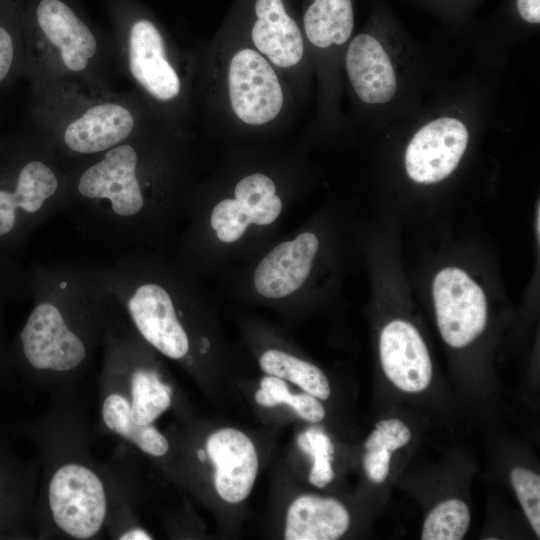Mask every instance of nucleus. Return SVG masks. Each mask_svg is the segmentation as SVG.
Masks as SVG:
<instances>
[{
  "label": "nucleus",
  "mask_w": 540,
  "mask_h": 540,
  "mask_svg": "<svg viewBox=\"0 0 540 540\" xmlns=\"http://www.w3.org/2000/svg\"><path fill=\"white\" fill-rule=\"evenodd\" d=\"M201 69L213 126L261 135L290 121L296 104L292 86L240 31L222 34L209 43Z\"/></svg>",
  "instance_id": "nucleus-1"
},
{
  "label": "nucleus",
  "mask_w": 540,
  "mask_h": 540,
  "mask_svg": "<svg viewBox=\"0 0 540 540\" xmlns=\"http://www.w3.org/2000/svg\"><path fill=\"white\" fill-rule=\"evenodd\" d=\"M75 269L45 270L41 275L35 304L18 337L19 353L34 369L67 372L86 358L85 342L65 313Z\"/></svg>",
  "instance_id": "nucleus-2"
},
{
  "label": "nucleus",
  "mask_w": 540,
  "mask_h": 540,
  "mask_svg": "<svg viewBox=\"0 0 540 540\" xmlns=\"http://www.w3.org/2000/svg\"><path fill=\"white\" fill-rule=\"evenodd\" d=\"M52 165L29 158L0 171V248L17 247L46 216L60 195Z\"/></svg>",
  "instance_id": "nucleus-3"
},
{
  "label": "nucleus",
  "mask_w": 540,
  "mask_h": 540,
  "mask_svg": "<svg viewBox=\"0 0 540 540\" xmlns=\"http://www.w3.org/2000/svg\"><path fill=\"white\" fill-rule=\"evenodd\" d=\"M111 296L124 304L134 326L156 350L171 359L189 351L188 334L180 322L172 294L161 283L138 281L120 263L105 273Z\"/></svg>",
  "instance_id": "nucleus-4"
},
{
  "label": "nucleus",
  "mask_w": 540,
  "mask_h": 540,
  "mask_svg": "<svg viewBox=\"0 0 540 540\" xmlns=\"http://www.w3.org/2000/svg\"><path fill=\"white\" fill-rule=\"evenodd\" d=\"M48 499L54 522L75 539L94 537L101 529L107 498L98 475L88 467L69 463L52 476Z\"/></svg>",
  "instance_id": "nucleus-5"
},
{
  "label": "nucleus",
  "mask_w": 540,
  "mask_h": 540,
  "mask_svg": "<svg viewBox=\"0 0 540 540\" xmlns=\"http://www.w3.org/2000/svg\"><path fill=\"white\" fill-rule=\"evenodd\" d=\"M127 50L133 79L154 103L169 108L183 102L182 74L156 24L136 20L129 30Z\"/></svg>",
  "instance_id": "nucleus-6"
},
{
  "label": "nucleus",
  "mask_w": 540,
  "mask_h": 540,
  "mask_svg": "<svg viewBox=\"0 0 540 540\" xmlns=\"http://www.w3.org/2000/svg\"><path fill=\"white\" fill-rule=\"evenodd\" d=\"M433 298L437 325L444 341L461 348L484 330L487 300L482 288L463 270L448 267L435 276Z\"/></svg>",
  "instance_id": "nucleus-7"
},
{
  "label": "nucleus",
  "mask_w": 540,
  "mask_h": 540,
  "mask_svg": "<svg viewBox=\"0 0 540 540\" xmlns=\"http://www.w3.org/2000/svg\"><path fill=\"white\" fill-rule=\"evenodd\" d=\"M278 185L263 171H251L236 179L232 196L218 201L210 215V225L224 243L240 239L249 225L266 226L282 211Z\"/></svg>",
  "instance_id": "nucleus-8"
},
{
  "label": "nucleus",
  "mask_w": 540,
  "mask_h": 540,
  "mask_svg": "<svg viewBox=\"0 0 540 540\" xmlns=\"http://www.w3.org/2000/svg\"><path fill=\"white\" fill-rule=\"evenodd\" d=\"M467 143V129L458 119L443 117L426 124L407 146L408 176L422 184L445 179L456 169Z\"/></svg>",
  "instance_id": "nucleus-9"
},
{
  "label": "nucleus",
  "mask_w": 540,
  "mask_h": 540,
  "mask_svg": "<svg viewBox=\"0 0 540 540\" xmlns=\"http://www.w3.org/2000/svg\"><path fill=\"white\" fill-rule=\"evenodd\" d=\"M379 350L383 371L397 388L416 393L429 386L431 359L413 325L403 320L388 323L381 332Z\"/></svg>",
  "instance_id": "nucleus-10"
},
{
  "label": "nucleus",
  "mask_w": 540,
  "mask_h": 540,
  "mask_svg": "<svg viewBox=\"0 0 540 540\" xmlns=\"http://www.w3.org/2000/svg\"><path fill=\"white\" fill-rule=\"evenodd\" d=\"M206 450L215 466L218 495L229 503L246 499L258 472V457L250 438L237 429H220L209 436Z\"/></svg>",
  "instance_id": "nucleus-11"
},
{
  "label": "nucleus",
  "mask_w": 540,
  "mask_h": 540,
  "mask_svg": "<svg viewBox=\"0 0 540 540\" xmlns=\"http://www.w3.org/2000/svg\"><path fill=\"white\" fill-rule=\"evenodd\" d=\"M318 247V238L312 232H303L291 241L276 245L255 269L256 291L269 299L296 292L310 274Z\"/></svg>",
  "instance_id": "nucleus-12"
},
{
  "label": "nucleus",
  "mask_w": 540,
  "mask_h": 540,
  "mask_svg": "<svg viewBox=\"0 0 540 540\" xmlns=\"http://www.w3.org/2000/svg\"><path fill=\"white\" fill-rule=\"evenodd\" d=\"M134 128V114L126 106L115 102L98 103L66 126L63 143L78 155L102 154L125 142Z\"/></svg>",
  "instance_id": "nucleus-13"
},
{
  "label": "nucleus",
  "mask_w": 540,
  "mask_h": 540,
  "mask_svg": "<svg viewBox=\"0 0 540 540\" xmlns=\"http://www.w3.org/2000/svg\"><path fill=\"white\" fill-rule=\"evenodd\" d=\"M37 23L71 72L85 70L97 53L98 43L88 26L61 0H41Z\"/></svg>",
  "instance_id": "nucleus-14"
},
{
  "label": "nucleus",
  "mask_w": 540,
  "mask_h": 540,
  "mask_svg": "<svg viewBox=\"0 0 540 540\" xmlns=\"http://www.w3.org/2000/svg\"><path fill=\"white\" fill-rule=\"evenodd\" d=\"M344 62L352 88L361 101L382 104L393 99L396 75L389 56L373 36H355L346 49Z\"/></svg>",
  "instance_id": "nucleus-15"
},
{
  "label": "nucleus",
  "mask_w": 540,
  "mask_h": 540,
  "mask_svg": "<svg viewBox=\"0 0 540 540\" xmlns=\"http://www.w3.org/2000/svg\"><path fill=\"white\" fill-rule=\"evenodd\" d=\"M350 516L336 499L316 495L298 497L286 516V540H335L348 529Z\"/></svg>",
  "instance_id": "nucleus-16"
},
{
  "label": "nucleus",
  "mask_w": 540,
  "mask_h": 540,
  "mask_svg": "<svg viewBox=\"0 0 540 540\" xmlns=\"http://www.w3.org/2000/svg\"><path fill=\"white\" fill-rule=\"evenodd\" d=\"M353 27L351 0H313L304 12L301 27L308 55L345 45Z\"/></svg>",
  "instance_id": "nucleus-17"
},
{
  "label": "nucleus",
  "mask_w": 540,
  "mask_h": 540,
  "mask_svg": "<svg viewBox=\"0 0 540 540\" xmlns=\"http://www.w3.org/2000/svg\"><path fill=\"white\" fill-rule=\"evenodd\" d=\"M105 425L114 433L135 444L152 456L168 452L167 439L152 425H139L131 419L130 402L121 394L108 395L102 405Z\"/></svg>",
  "instance_id": "nucleus-18"
},
{
  "label": "nucleus",
  "mask_w": 540,
  "mask_h": 540,
  "mask_svg": "<svg viewBox=\"0 0 540 540\" xmlns=\"http://www.w3.org/2000/svg\"><path fill=\"white\" fill-rule=\"evenodd\" d=\"M260 367L269 375L286 379L306 393L325 400L331 389L325 374L315 365L281 350L271 349L262 354Z\"/></svg>",
  "instance_id": "nucleus-19"
},
{
  "label": "nucleus",
  "mask_w": 540,
  "mask_h": 540,
  "mask_svg": "<svg viewBox=\"0 0 540 540\" xmlns=\"http://www.w3.org/2000/svg\"><path fill=\"white\" fill-rule=\"evenodd\" d=\"M130 414L139 425L152 424L171 404V388L151 370H137L131 378Z\"/></svg>",
  "instance_id": "nucleus-20"
},
{
  "label": "nucleus",
  "mask_w": 540,
  "mask_h": 540,
  "mask_svg": "<svg viewBox=\"0 0 540 540\" xmlns=\"http://www.w3.org/2000/svg\"><path fill=\"white\" fill-rule=\"evenodd\" d=\"M470 511L459 499L439 503L427 515L422 529L423 540H460L469 527Z\"/></svg>",
  "instance_id": "nucleus-21"
},
{
  "label": "nucleus",
  "mask_w": 540,
  "mask_h": 540,
  "mask_svg": "<svg viewBox=\"0 0 540 540\" xmlns=\"http://www.w3.org/2000/svg\"><path fill=\"white\" fill-rule=\"evenodd\" d=\"M296 442L298 447L313 460L309 474L310 483L319 488L325 487L335 476L331 465L334 452L331 440L322 430L311 427L300 433Z\"/></svg>",
  "instance_id": "nucleus-22"
},
{
  "label": "nucleus",
  "mask_w": 540,
  "mask_h": 540,
  "mask_svg": "<svg viewBox=\"0 0 540 540\" xmlns=\"http://www.w3.org/2000/svg\"><path fill=\"white\" fill-rule=\"evenodd\" d=\"M522 509L535 534L540 535V477L524 467H515L510 473Z\"/></svg>",
  "instance_id": "nucleus-23"
},
{
  "label": "nucleus",
  "mask_w": 540,
  "mask_h": 540,
  "mask_svg": "<svg viewBox=\"0 0 540 540\" xmlns=\"http://www.w3.org/2000/svg\"><path fill=\"white\" fill-rule=\"evenodd\" d=\"M411 439L409 428L398 419H386L378 422L367 438L364 447L387 450L390 453L405 446Z\"/></svg>",
  "instance_id": "nucleus-24"
},
{
  "label": "nucleus",
  "mask_w": 540,
  "mask_h": 540,
  "mask_svg": "<svg viewBox=\"0 0 540 540\" xmlns=\"http://www.w3.org/2000/svg\"><path fill=\"white\" fill-rule=\"evenodd\" d=\"M261 388L255 394V400L264 407H275L279 404L289 403L292 394L289 392L285 381L279 377L270 375L261 380Z\"/></svg>",
  "instance_id": "nucleus-25"
},
{
  "label": "nucleus",
  "mask_w": 540,
  "mask_h": 540,
  "mask_svg": "<svg viewBox=\"0 0 540 540\" xmlns=\"http://www.w3.org/2000/svg\"><path fill=\"white\" fill-rule=\"evenodd\" d=\"M13 475L6 466V462L0 460V527H7L13 523L15 492L10 493V487H15ZM1 529V528H0Z\"/></svg>",
  "instance_id": "nucleus-26"
},
{
  "label": "nucleus",
  "mask_w": 540,
  "mask_h": 540,
  "mask_svg": "<svg viewBox=\"0 0 540 540\" xmlns=\"http://www.w3.org/2000/svg\"><path fill=\"white\" fill-rule=\"evenodd\" d=\"M391 453L387 450L368 449L363 465L368 478L374 483H382L389 474Z\"/></svg>",
  "instance_id": "nucleus-27"
},
{
  "label": "nucleus",
  "mask_w": 540,
  "mask_h": 540,
  "mask_svg": "<svg viewBox=\"0 0 540 540\" xmlns=\"http://www.w3.org/2000/svg\"><path fill=\"white\" fill-rule=\"evenodd\" d=\"M288 405L299 417L309 422H320L325 416V409L318 398L308 393L292 394Z\"/></svg>",
  "instance_id": "nucleus-28"
},
{
  "label": "nucleus",
  "mask_w": 540,
  "mask_h": 540,
  "mask_svg": "<svg viewBox=\"0 0 540 540\" xmlns=\"http://www.w3.org/2000/svg\"><path fill=\"white\" fill-rule=\"evenodd\" d=\"M14 42L11 34L0 25V82L9 74L14 61Z\"/></svg>",
  "instance_id": "nucleus-29"
},
{
  "label": "nucleus",
  "mask_w": 540,
  "mask_h": 540,
  "mask_svg": "<svg viewBox=\"0 0 540 540\" xmlns=\"http://www.w3.org/2000/svg\"><path fill=\"white\" fill-rule=\"evenodd\" d=\"M521 17L530 23L540 22V0H517Z\"/></svg>",
  "instance_id": "nucleus-30"
},
{
  "label": "nucleus",
  "mask_w": 540,
  "mask_h": 540,
  "mask_svg": "<svg viewBox=\"0 0 540 540\" xmlns=\"http://www.w3.org/2000/svg\"><path fill=\"white\" fill-rule=\"evenodd\" d=\"M120 539L124 540H149L152 537L144 530L136 528L124 533Z\"/></svg>",
  "instance_id": "nucleus-31"
},
{
  "label": "nucleus",
  "mask_w": 540,
  "mask_h": 540,
  "mask_svg": "<svg viewBox=\"0 0 540 540\" xmlns=\"http://www.w3.org/2000/svg\"><path fill=\"white\" fill-rule=\"evenodd\" d=\"M539 210H540V207H539V204H538V207H537V221H536V222H537L536 230H537V236H538V237H539V233H540V230H539V229H540V228H539V224H540V223H539V222H540V220H539V218H540V211H539Z\"/></svg>",
  "instance_id": "nucleus-32"
},
{
  "label": "nucleus",
  "mask_w": 540,
  "mask_h": 540,
  "mask_svg": "<svg viewBox=\"0 0 540 540\" xmlns=\"http://www.w3.org/2000/svg\"><path fill=\"white\" fill-rule=\"evenodd\" d=\"M198 458L201 460V461H205L206 460V452L202 449L198 450Z\"/></svg>",
  "instance_id": "nucleus-33"
}]
</instances>
